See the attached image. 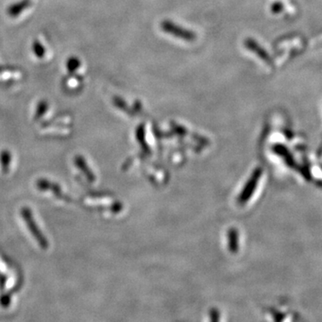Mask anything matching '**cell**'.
Segmentation results:
<instances>
[{"label": "cell", "mask_w": 322, "mask_h": 322, "mask_svg": "<svg viewBox=\"0 0 322 322\" xmlns=\"http://www.w3.org/2000/svg\"><path fill=\"white\" fill-rule=\"evenodd\" d=\"M21 216L23 217L25 224L27 225L29 230L31 233L33 234V237L37 241L39 245L41 248L46 250L48 248V242L45 235L42 233V231L39 229L36 222L33 220V213L30 209L27 207H24L21 210Z\"/></svg>", "instance_id": "1"}, {"label": "cell", "mask_w": 322, "mask_h": 322, "mask_svg": "<svg viewBox=\"0 0 322 322\" xmlns=\"http://www.w3.org/2000/svg\"><path fill=\"white\" fill-rule=\"evenodd\" d=\"M75 164L77 168H80L83 171V173L86 176V178H88L89 181L92 182V181L95 180L94 175H92V172H91L90 168L87 166V163L85 162V160H84V158L82 156H76L75 157Z\"/></svg>", "instance_id": "2"}, {"label": "cell", "mask_w": 322, "mask_h": 322, "mask_svg": "<svg viewBox=\"0 0 322 322\" xmlns=\"http://www.w3.org/2000/svg\"><path fill=\"white\" fill-rule=\"evenodd\" d=\"M0 162L2 166V170L4 173H8L9 171L10 162H11V154L9 151L4 150L0 154Z\"/></svg>", "instance_id": "3"}]
</instances>
